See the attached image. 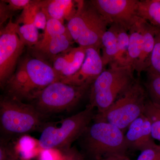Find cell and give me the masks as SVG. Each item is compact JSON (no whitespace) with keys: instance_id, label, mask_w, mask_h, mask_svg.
Here are the masks:
<instances>
[{"instance_id":"1","label":"cell","mask_w":160,"mask_h":160,"mask_svg":"<svg viewBox=\"0 0 160 160\" xmlns=\"http://www.w3.org/2000/svg\"><path fill=\"white\" fill-rule=\"evenodd\" d=\"M95 108L88 104L78 113L58 122L45 123L40 130L39 146L42 150H69L72 144L78 140L96 113Z\"/></svg>"},{"instance_id":"2","label":"cell","mask_w":160,"mask_h":160,"mask_svg":"<svg viewBox=\"0 0 160 160\" xmlns=\"http://www.w3.org/2000/svg\"><path fill=\"white\" fill-rule=\"evenodd\" d=\"M78 140L82 154L92 160H102L113 154H126L129 149L122 130L105 122L90 124Z\"/></svg>"},{"instance_id":"3","label":"cell","mask_w":160,"mask_h":160,"mask_svg":"<svg viewBox=\"0 0 160 160\" xmlns=\"http://www.w3.org/2000/svg\"><path fill=\"white\" fill-rule=\"evenodd\" d=\"M44 118L31 104L6 95L0 101V128L2 138L9 140L40 130Z\"/></svg>"},{"instance_id":"4","label":"cell","mask_w":160,"mask_h":160,"mask_svg":"<svg viewBox=\"0 0 160 160\" xmlns=\"http://www.w3.org/2000/svg\"><path fill=\"white\" fill-rule=\"evenodd\" d=\"M134 70L129 66H110L92 84L89 103L98 113L106 111L120 95L134 82Z\"/></svg>"},{"instance_id":"5","label":"cell","mask_w":160,"mask_h":160,"mask_svg":"<svg viewBox=\"0 0 160 160\" xmlns=\"http://www.w3.org/2000/svg\"><path fill=\"white\" fill-rule=\"evenodd\" d=\"M147 92L139 79L135 80L130 87L122 93L106 111L96 113L94 122H105L121 130L143 114L147 98Z\"/></svg>"},{"instance_id":"6","label":"cell","mask_w":160,"mask_h":160,"mask_svg":"<svg viewBox=\"0 0 160 160\" xmlns=\"http://www.w3.org/2000/svg\"><path fill=\"white\" fill-rule=\"evenodd\" d=\"M90 87L73 86L58 81L38 92L30 104L44 119L73 109Z\"/></svg>"},{"instance_id":"7","label":"cell","mask_w":160,"mask_h":160,"mask_svg":"<svg viewBox=\"0 0 160 160\" xmlns=\"http://www.w3.org/2000/svg\"><path fill=\"white\" fill-rule=\"evenodd\" d=\"M108 26L90 1H79L77 12L68 21L67 27L79 46L100 49L102 37Z\"/></svg>"},{"instance_id":"8","label":"cell","mask_w":160,"mask_h":160,"mask_svg":"<svg viewBox=\"0 0 160 160\" xmlns=\"http://www.w3.org/2000/svg\"><path fill=\"white\" fill-rule=\"evenodd\" d=\"M18 24L11 19L0 31V83L4 88L14 73L16 66L25 45L17 32Z\"/></svg>"},{"instance_id":"9","label":"cell","mask_w":160,"mask_h":160,"mask_svg":"<svg viewBox=\"0 0 160 160\" xmlns=\"http://www.w3.org/2000/svg\"><path fill=\"white\" fill-rule=\"evenodd\" d=\"M137 0H92L91 4L108 25H117L129 31L141 18Z\"/></svg>"},{"instance_id":"10","label":"cell","mask_w":160,"mask_h":160,"mask_svg":"<svg viewBox=\"0 0 160 160\" xmlns=\"http://www.w3.org/2000/svg\"><path fill=\"white\" fill-rule=\"evenodd\" d=\"M99 49L87 47L85 61L79 70L61 82L75 86H91L105 69Z\"/></svg>"},{"instance_id":"11","label":"cell","mask_w":160,"mask_h":160,"mask_svg":"<svg viewBox=\"0 0 160 160\" xmlns=\"http://www.w3.org/2000/svg\"><path fill=\"white\" fill-rule=\"evenodd\" d=\"M25 61L26 71L35 96L50 84L60 81L58 75L52 66L42 60L31 58L25 59Z\"/></svg>"},{"instance_id":"12","label":"cell","mask_w":160,"mask_h":160,"mask_svg":"<svg viewBox=\"0 0 160 160\" xmlns=\"http://www.w3.org/2000/svg\"><path fill=\"white\" fill-rule=\"evenodd\" d=\"M125 137L128 149L140 152L155 143L152 136L151 124L144 114L130 124Z\"/></svg>"},{"instance_id":"13","label":"cell","mask_w":160,"mask_h":160,"mask_svg":"<svg viewBox=\"0 0 160 160\" xmlns=\"http://www.w3.org/2000/svg\"><path fill=\"white\" fill-rule=\"evenodd\" d=\"M87 47L71 48L53 60V67L60 81L77 72L85 61Z\"/></svg>"},{"instance_id":"14","label":"cell","mask_w":160,"mask_h":160,"mask_svg":"<svg viewBox=\"0 0 160 160\" xmlns=\"http://www.w3.org/2000/svg\"><path fill=\"white\" fill-rule=\"evenodd\" d=\"M5 87L7 95L21 101L23 99L31 101L34 97L35 93L29 82L25 60L19 64L17 71L8 80Z\"/></svg>"},{"instance_id":"15","label":"cell","mask_w":160,"mask_h":160,"mask_svg":"<svg viewBox=\"0 0 160 160\" xmlns=\"http://www.w3.org/2000/svg\"><path fill=\"white\" fill-rule=\"evenodd\" d=\"M143 35V45L139 58L134 67L139 76L141 72L146 71L149 66V61L155 44V27L141 18L140 22Z\"/></svg>"},{"instance_id":"16","label":"cell","mask_w":160,"mask_h":160,"mask_svg":"<svg viewBox=\"0 0 160 160\" xmlns=\"http://www.w3.org/2000/svg\"><path fill=\"white\" fill-rule=\"evenodd\" d=\"M73 42L74 41L67 29L65 33L52 38L42 49L38 52L53 61L59 54L71 48Z\"/></svg>"},{"instance_id":"17","label":"cell","mask_w":160,"mask_h":160,"mask_svg":"<svg viewBox=\"0 0 160 160\" xmlns=\"http://www.w3.org/2000/svg\"><path fill=\"white\" fill-rule=\"evenodd\" d=\"M139 21L129 29V45L126 66L134 69L135 66L139 58L143 45V35Z\"/></svg>"},{"instance_id":"18","label":"cell","mask_w":160,"mask_h":160,"mask_svg":"<svg viewBox=\"0 0 160 160\" xmlns=\"http://www.w3.org/2000/svg\"><path fill=\"white\" fill-rule=\"evenodd\" d=\"M102 58L104 67L112 65L118 54L117 38L113 25H111L103 35L101 42Z\"/></svg>"},{"instance_id":"19","label":"cell","mask_w":160,"mask_h":160,"mask_svg":"<svg viewBox=\"0 0 160 160\" xmlns=\"http://www.w3.org/2000/svg\"><path fill=\"white\" fill-rule=\"evenodd\" d=\"M138 12L140 18L160 28V0L139 1Z\"/></svg>"},{"instance_id":"20","label":"cell","mask_w":160,"mask_h":160,"mask_svg":"<svg viewBox=\"0 0 160 160\" xmlns=\"http://www.w3.org/2000/svg\"><path fill=\"white\" fill-rule=\"evenodd\" d=\"M72 0L41 1V9L46 13L47 19H55L63 23L66 8Z\"/></svg>"},{"instance_id":"21","label":"cell","mask_w":160,"mask_h":160,"mask_svg":"<svg viewBox=\"0 0 160 160\" xmlns=\"http://www.w3.org/2000/svg\"><path fill=\"white\" fill-rule=\"evenodd\" d=\"M112 25L114 26L117 38L118 54L114 62L110 66H126L129 45V31L121 26Z\"/></svg>"},{"instance_id":"22","label":"cell","mask_w":160,"mask_h":160,"mask_svg":"<svg viewBox=\"0 0 160 160\" xmlns=\"http://www.w3.org/2000/svg\"><path fill=\"white\" fill-rule=\"evenodd\" d=\"M143 114L149 119L151 124L153 139L160 141V104L148 99Z\"/></svg>"},{"instance_id":"23","label":"cell","mask_w":160,"mask_h":160,"mask_svg":"<svg viewBox=\"0 0 160 160\" xmlns=\"http://www.w3.org/2000/svg\"><path fill=\"white\" fill-rule=\"evenodd\" d=\"M67 29V27L59 20L53 18L48 19L42 38L33 46L35 51L37 52L40 51L52 38L65 33Z\"/></svg>"},{"instance_id":"24","label":"cell","mask_w":160,"mask_h":160,"mask_svg":"<svg viewBox=\"0 0 160 160\" xmlns=\"http://www.w3.org/2000/svg\"><path fill=\"white\" fill-rule=\"evenodd\" d=\"M31 0H7L0 2V23L1 26L12 16L15 12L24 9Z\"/></svg>"},{"instance_id":"25","label":"cell","mask_w":160,"mask_h":160,"mask_svg":"<svg viewBox=\"0 0 160 160\" xmlns=\"http://www.w3.org/2000/svg\"><path fill=\"white\" fill-rule=\"evenodd\" d=\"M17 32L25 46H34L39 42L38 30L33 24L21 26L18 24Z\"/></svg>"},{"instance_id":"26","label":"cell","mask_w":160,"mask_h":160,"mask_svg":"<svg viewBox=\"0 0 160 160\" xmlns=\"http://www.w3.org/2000/svg\"><path fill=\"white\" fill-rule=\"evenodd\" d=\"M146 72L147 73L160 75V28L159 27H155L154 49Z\"/></svg>"},{"instance_id":"27","label":"cell","mask_w":160,"mask_h":160,"mask_svg":"<svg viewBox=\"0 0 160 160\" xmlns=\"http://www.w3.org/2000/svg\"><path fill=\"white\" fill-rule=\"evenodd\" d=\"M41 9V1H31L23 9L17 22L15 23L18 25L33 24L36 16Z\"/></svg>"},{"instance_id":"28","label":"cell","mask_w":160,"mask_h":160,"mask_svg":"<svg viewBox=\"0 0 160 160\" xmlns=\"http://www.w3.org/2000/svg\"><path fill=\"white\" fill-rule=\"evenodd\" d=\"M145 88L150 99L160 104V75L147 73Z\"/></svg>"},{"instance_id":"29","label":"cell","mask_w":160,"mask_h":160,"mask_svg":"<svg viewBox=\"0 0 160 160\" xmlns=\"http://www.w3.org/2000/svg\"><path fill=\"white\" fill-rule=\"evenodd\" d=\"M137 160H160V145L154 143L143 149Z\"/></svg>"},{"instance_id":"30","label":"cell","mask_w":160,"mask_h":160,"mask_svg":"<svg viewBox=\"0 0 160 160\" xmlns=\"http://www.w3.org/2000/svg\"><path fill=\"white\" fill-rule=\"evenodd\" d=\"M47 19L46 13L42 9L38 12L33 24L38 29H42L45 30L47 25Z\"/></svg>"},{"instance_id":"31","label":"cell","mask_w":160,"mask_h":160,"mask_svg":"<svg viewBox=\"0 0 160 160\" xmlns=\"http://www.w3.org/2000/svg\"><path fill=\"white\" fill-rule=\"evenodd\" d=\"M62 160H85L81 152L75 149H70L64 156Z\"/></svg>"},{"instance_id":"32","label":"cell","mask_w":160,"mask_h":160,"mask_svg":"<svg viewBox=\"0 0 160 160\" xmlns=\"http://www.w3.org/2000/svg\"><path fill=\"white\" fill-rule=\"evenodd\" d=\"M50 150H42L40 152L39 160H62L63 157L57 158L54 154H52Z\"/></svg>"},{"instance_id":"33","label":"cell","mask_w":160,"mask_h":160,"mask_svg":"<svg viewBox=\"0 0 160 160\" xmlns=\"http://www.w3.org/2000/svg\"><path fill=\"white\" fill-rule=\"evenodd\" d=\"M102 160H131L126 154H116L109 156Z\"/></svg>"},{"instance_id":"34","label":"cell","mask_w":160,"mask_h":160,"mask_svg":"<svg viewBox=\"0 0 160 160\" xmlns=\"http://www.w3.org/2000/svg\"><path fill=\"white\" fill-rule=\"evenodd\" d=\"M9 160H23L21 159V158H19L18 156L15 157L14 158H12L10 159Z\"/></svg>"}]
</instances>
